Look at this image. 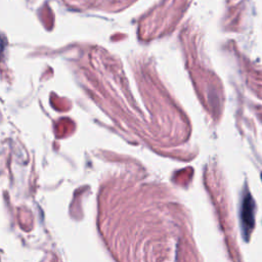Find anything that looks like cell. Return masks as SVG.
Instances as JSON below:
<instances>
[{
	"instance_id": "cell-1",
	"label": "cell",
	"mask_w": 262,
	"mask_h": 262,
	"mask_svg": "<svg viewBox=\"0 0 262 262\" xmlns=\"http://www.w3.org/2000/svg\"><path fill=\"white\" fill-rule=\"evenodd\" d=\"M255 203L250 193H247L242 203V210H241V222L243 233L246 238L251 234V231L254 227L255 223Z\"/></svg>"
}]
</instances>
